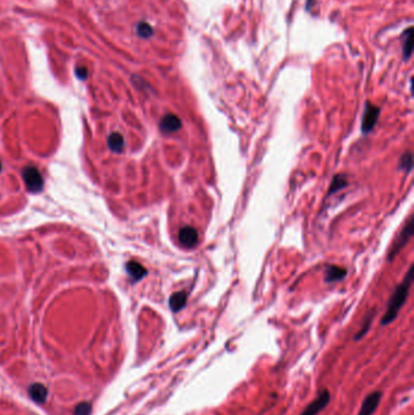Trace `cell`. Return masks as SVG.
Segmentation results:
<instances>
[{
	"label": "cell",
	"instance_id": "1",
	"mask_svg": "<svg viewBox=\"0 0 414 415\" xmlns=\"http://www.w3.org/2000/svg\"><path fill=\"white\" fill-rule=\"evenodd\" d=\"M413 283V266L410 267L407 274L405 276V279L401 282L400 286L395 289V291L391 295L390 300L388 303V308H386L385 314L381 318L380 324L381 325H389L390 323H393L394 321L397 317L398 312L405 305L406 300L408 298V294H410V289L412 287Z\"/></svg>",
	"mask_w": 414,
	"mask_h": 415
},
{
	"label": "cell",
	"instance_id": "2",
	"mask_svg": "<svg viewBox=\"0 0 414 415\" xmlns=\"http://www.w3.org/2000/svg\"><path fill=\"white\" fill-rule=\"evenodd\" d=\"M413 216H410V218L406 222L405 227L402 228V231L400 232V235H397V238L395 239V242L391 245L390 250L388 253V261L391 262L396 257V255L403 249V248L407 245L408 240L411 239V237L413 235Z\"/></svg>",
	"mask_w": 414,
	"mask_h": 415
},
{
	"label": "cell",
	"instance_id": "3",
	"mask_svg": "<svg viewBox=\"0 0 414 415\" xmlns=\"http://www.w3.org/2000/svg\"><path fill=\"white\" fill-rule=\"evenodd\" d=\"M22 178H23L24 183H26L28 191L33 193H38L43 190L44 180L40 171L33 165L24 166L22 170Z\"/></svg>",
	"mask_w": 414,
	"mask_h": 415
},
{
	"label": "cell",
	"instance_id": "4",
	"mask_svg": "<svg viewBox=\"0 0 414 415\" xmlns=\"http://www.w3.org/2000/svg\"><path fill=\"white\" fill-rule=\"evenodd\" d=\"M379 115H380V109H379V107L372 105L371 102H367L366 109H364L361 123L362 134H368V132H371L372 130H373L377 122H378Z\"/></svg>",
	"mask_w": 414,
	"mask_h": 415
},
{
	"label": "cell",
	"instance_id": "5",
	"mask_svg": "<svg viewBox=\"0 0 414 415\" xmlns=\"http://www.w3.org/2000/svg\"><path fill=\"white\" fill-rule=\"evenodd\" d=\"M330 402V394L327 389H323L318 394L315 401L311 402L300 415H318Z\"/></svg>",
	"mask_w": 414,
	"mask_h": 415
},
{
	"label": "cell",
	"instance_id": "6",
	"mask_svg": "<svg viewBox=\"0 0 414 415\" xmlns=\"http://www.w3.org/2000/svg\"><path fill=\"white\" fill-rule=\"evenodd\" d=\"M381 397H383V394L380 391H374L369 394L362 402L361 408H360V412L357 415H373L374 412L378 408L379 403H380Z\"/></svg>",
	"mask_w": 414,
	"mask_h": 415
},
{
	"label": "cell",
	"instance_id": "7",
	"mask_svg": "<svg viewBox=\"0 0 414 415\" xmlns=\"http://www.w3.org/2000/svg\"><path fill=\"white\" fill-rule=\"evenodd\" d=\"M182 126V122L180 118L175 114H165L162 118L161 123H159V129L163 134H171V132H176L181 129Z\"/></svg>",
	"mask_w": 414,
	"mask_h": 415
},
{
	"label": "cell",
	"instance_id": "8",
	"mask_svg": "<svg viewBox=\"0 0 414 415\" xmlns=\"http://www.w3.org/2000/svg\"><path fill=\"white\" fill-rule=\"evenodd\" d=\"M179 240L185 248H193L198 244V232L191 226H185L179 231Z\"/></svg>",
	"mask_w": 414,
	"mask_h": 415
},
{
	"label": "cell",
	"instance_id": "9",
	"mask_svg": "<svg viewBox=\"0 0 414 415\" xmlns=\"http://www.w3.org/2000/svg\"><path fill=\"white\" fill-rule=\"evenodd\" d=\"M347 270L344 267L335 266V265H329L325 270V282L327 283H334V282L342 281L346 277Z\"/></svg>",
	"mask_w": 414,
	"mask_h": 415
},
{
	"label": "cell",
	"instance_id": "10",
	"mask_svg": "<svg viewBox=\"0 0 414 415\" xmlns=\"http://www.w3.org/2000/svg\"><path fill=\"white\" fill-rule=\"evenodd\" d=\"M29 397L33 399L36 403H45L46 398H48V390L40 382H36V384H32L28 389Z\"/></svg>",
	"mask_w": 414,
	"mask_h": 415
},
{
	"label": "cell",
	"instance_id": "11",
	"mask_svg": "<svg viewBox=\"0 0 414 415\" xmlns=\"http://www.w3.org/2000/svg\"><path fill=\"white\" fill-rule=\"evenodd\" d=\"M187 303V294L185 291H176L169 299V307L174 313H178L182 310Z\"/></svg>",
	"mask_w": 414,
	"mask_h": 415
},
{
	"label": "cell",
	"instance_id": "12",
	"mask_svg": "<svg viewBox=\"0 0 414 415\" xmlns=\"http://www.w3.org/2000/svg\"><path fill=\"white\" fill-rule=\"evenodd\" d=\"M126 269L129 277H130L134 282L141 281L147 274V270L138 261H129L128 264H126Z\"/></svg>",
	"mask_w": 414,
	"mask_h": 415
},
{
	"label": "cell",
	"instance_id": "13",
	"mask_svg": "<svg viewBox=\"0 0 414 415\" xmlns=\"http://www.w3.org/2000/svg\"><path fill=\"white\" fill-rule=\"evenodd\" d=\"M347 183H349V181H347V176L345 175V174H338V175H335L334 178H333L332 183H330L329 186L328 197L334 195V193L339 192V191H342V188L346 187Z\"/></svg>",
	"mask_w": 414,
	"mask_h": 415
},
{
	"label": "cell",
	"instance_id": "14",
	"mask_svg": "<svg viewBox=\"0 0 414 415\" xmlns=\"http://www.w3.org/2000/svg\"><path fill=\"white\" fill-rule=\"evenodd\" d=\"M126 146V142H124V137L122 136L119 132H113V134L109 135L108 137V147L112 152H116V153H122Z\"/></svg>",
	"mask_w": 414,
	"mask_h": 415
},
{
	"label": "cell",
	"instance_id": "15",
	"mask_svg": "<svg viewBox=\"0 0 414 415\" xmlns=\"http://www.w3.org/2000/svg\"><path fill=\"white\" fill-rule=\"evenodd\" d=\"M398 169L400 170H405L406 173H411L413 169V156L412 152L407 151L405 154H402L398 162Z\"/></svg>",
	"mask_w": 414,
	"mask_h": 415
},
{
	"label": "cell",
	"instance_id": "16",
	"mask_svg": "<svg viewBox=\"0 0 414 415\" xmlns=\"http://www.w3.org/2000/svg\"><path fill=\"white\" fill-rule=\"evenodd\" d=\"M374 313H376V311L374 310H372L371 312H369L368 314H367L366 316V319H364V322H363V324H362V326H361V329H360L359 330V333L356 334V335H355V340H361L362 338H363L364 335H366L367 333H368V330H369V328H371V324H372V322H373V318H374Z\"/></svg>",
	"mask_w": 414,
	"mask_h": 415
},
{
	"label": "cell",
	"instance_id": "17",
	"mask_svg": "<svg viewBox=\"0 0 414 415\" xmlns=\"http://www.w3.org/2000/svg\"><path fill=\"white\" fill-rule=\"evenodd\" d=\"M136 32H138V34L141 38H149V36L153 34V29H152V27L149 26L148 23H146V22L139 23Z\"/></svg>",
	"mask_w": 414,
	"mask_h": 415
},
{
	"label": "cell",
	"instance_id": "18",
	"mask_svg": "<svg viewBox=\"0 0 414 415\" xmlns=\"http://www.w3.org/2000/svg\"><path fill=\"white\" fill-rule=\"evenodd\" d=\"M91 414V404L88 402H82L74 409V415H90Z\"/></svg>",
	"mask_w": 414,
	"mask_h": 415
},
{
	"label": "cell",
	"instance_id": "19",
	"mask_svg": "<svg viewBox=\"0 0 414 415\" xmlns=\"http://www.w3.org/2000/svg\"><path fill=\"white\" fill-rule=\"evenodd\" d=\"M75 74H77V77L79 78V79L84 80L87 79L88 77V70L85 67H78L77 70H75Z\"/></svg>",
	"mask_w": 414,
	"mask_h": 415
},
{
	"label": "cell",
	"instance_id": "20",
	"mask_svg": "<svg viewBox=\"0 0 414 415\" xmlns=\"http://www.w3.org/2000/svg\"><path fill=\"white\" fill-rule=\"evenodd\" d=\"M0 171H1V163H0Z\"/></svg>",
	"mask_w": 414,
	"mask_h": 415
}]
</instances>
